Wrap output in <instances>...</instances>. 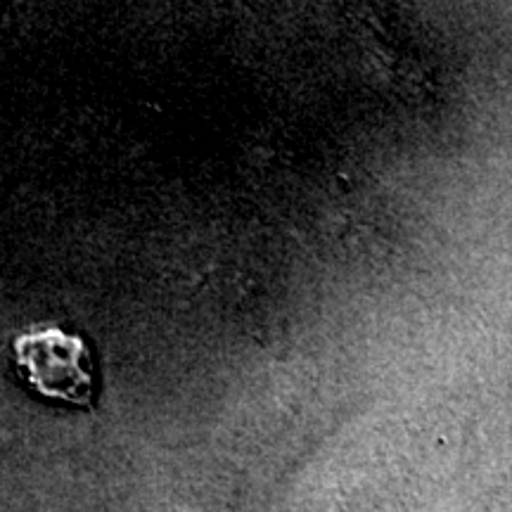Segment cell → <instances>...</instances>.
<instances>
[{
    "label": "cell",
    "mask_w": 512,
    "mask_h": 512,
    "mask_svg": "<svg viewBox=\"0 0 512 512\" xmlns=\"http://www.w3.org/2000/svg\"><path fill=\"white\" fill-rule=\"evenodd\" d=\"M17 358L38 392L88 406L93 396L91 354L79 337L62 330L17 342Z\"/></svg>",
    "instance_id": "1"
}]
</instances>
